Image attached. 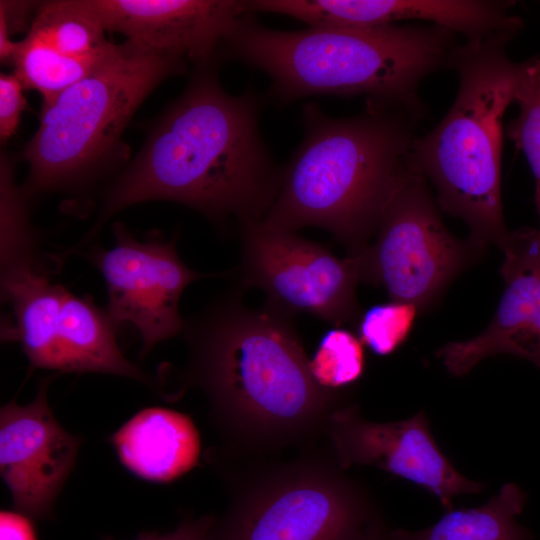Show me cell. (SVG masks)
Returning <instances> with one entry per match:
<instances>
[{
	"label": "cell",
	"instance_id": "obj_8",
	"mask_svg": "<svg viewBox=\"0 0 540 540\" xmlns=\"http://www.w3.org/2000/svg\"><path fill=\"white\" fill-rule=\"evenodd\" d=\"M1 297L12 315L4 339L18 341L32 367L113 374L153 384L122 354L118 326L107 311L90 297L51 281L45 270L1 276Z\"/></svg>",
	"mask_w": 540,
	"mask_h": 540
},
{
	"label": "cell",
	"instance_id": "obj_4",
	"mask_svg": "<svg viewBox=\"0 0 540 540\" xmlns=\"http://www.w3.org/2000/svg\"><path fill=\"white\" fill-rule=\"evenodd\" d=\"M458 34L434 24L281 31L239 18L221 52L270 79L268 96L286 105L312 95L365 97L366 105L428 110L421 82L443 68Z\"/></svg>",
	"mask_w": 540,
	"mask_h": 540
},
{
	"label": "cell",
	"instance_id": "obj_17",
	"mask_svg": "<svg viewBox=\"0 0 540 540\" xmlns=\"http://www.w3.org/2000/svg\"><path fill=\"white\" fill-rule=\"evenodd\" d=\"M122 464L145 480L169 482L198 463L200 438L185 414L159 407L134 415L111 437Z\"/></svg>",
	"mask_w": 540,
	"mask_h": 540
},
{
	"label": "cell",
	"instance_id": "obj_10",
	"mask_svg": "<svg viewBox=\"0 0 540 540\" xmlns=\"http://www.w3.org/2000/svg\"><path fill=\"white\" fill-rule=\"evenodd\" d=\"M241 257L228 271L236 286L259 288L286 312L311 314L336 327L356 325L360 271L356 257L340 258L320 243L261 221L239 226Z\"/></svg>",
	"mask_w": 540,
	"mask_h": 540
},
{
	"label": "cell",
	"instance_id": "obj_13",
	"mask_svg": "<svg viewBox=\"0 0 540 540\" xmlns=\"http://www.w3.org/2000/svg\"><path fill=\"white\" fill-rule=\"evenodd\" d=\"M51 380L40 381L31 403L10 401L0 411L1 477L17 512L38 520L51 518L81 442L53 415L47 400Z\"/></svg>",
	"mask_w": 540,
	"mask_h": 540
},
{
	"label": "cell",
	"instance_id": "obj_24",
	"mask_svg": "<svg viewBox=\"0 0 540 540\" xmlns=\"http://www.w3.org/2000/svg\"><path fill=\"white\" fill-rule=\"evenodd\" d=\"M214 518L203 516L184 520L174 531L168 534L147 532L140 534L135 540H209ZM105 540H112L106 538Z\"/></svg>",
	"mask_w": 540,
	"mask_h": 540
},
{
	"label": "cell",
	"instance_id": "obj_20",
	"mask_svg": "<svg viewBox=\"0 0 540 540\" xmlns=\"http://www.w3.org/2000/svg\"><path fill=\"white\" fill-rule=\"evenodd\" d=\"M517 116L506 126V134L520 149L535 181V206L540 219V58L520 63L514 93ZM540 226V225H539Z\"/></svg>",
	"mask_w": 540,
	"mask_h": 540
},
{
	"label": "cell",
	"instance_id": "obj_15",
	"mask_svg": "<svg viewBox=\"0 0 540 540\" xmlns=\"http://www.w3.org/2000/svg\"><path fill=\"white\" fill-rule=\"evenodd\" d=\"M105 30L156 52L211 63L245 14L236 0H86Z\"/></svg>",
	"mask_w": 540,
	"mask_h": 540
},
{
	"label": "cell",
	"instance_id": "obj_1",
	"mask_svg": "<svg viewBox=\"0 0 540 540\" xmlns=\"http://www.w3.org/2000/svg\"><path fill=\"white\" fill-rule=\"evenodd\" d=\"M212 62L197 67L187 89L158 119L140 153L111 185L83 249L104 223L151 200L184 204L222 226L262 221L281 183L263 142L260 100L253 89L227 93Z\"/></svg>",
	"mask_w": 540,
	"mask_h": 540
},
{
	"label": "cell",
	"instance_id": "obj_21",
	"mask_svg": "<svg viewBox=\"0 0 540 540\" xmlns=\"http://www.w3.org/2000/svg\"><path fill=\"white\" fill-rule=\"evenodd\" d=\"M363 343L351 331L336 327L321 338L309 368L317 383L335 390L356 382L363 374Z\"/></svg>",
	"mask_w": 540,
	"mask_h": 540
},
{
	"label": "cell",
	"instance_id": "obj_11",
	"mask_svg": "<svg viewBox=\"0 0 540 540\" xmlns=\"http://www.w3.org/2000/svg\"><path fill=\"white\" fill-rule=\"evenodd\" d=\"M114 244L91 245L86 258L99 270L107 289L105 310L119 327L132 324L139 332L141 355L158 343L182 334L185 319L179 301L192 282L212 276L189 268L176 250V237L138 240L122 223H113Z\"/></svg>",
	"mask_w": 540,
	"mask_h": 540
},
{
	"label": "cell",
	"instance_id": "obj_23",
	"mask_svg": "<svg viewBox=\"0 0 540 540\" xmlns=\"http://www.w3.org/2000/svg\"><path fill=\"white\" fill-rule=\"evenodd\" d=\"M24 86L13 72L0 74V139L4 144L16 132L21 114L26 109Z\"/></svg>",
	"mask_w": 540,
	"mask_h": 540
},
{
	"label": "cell",
	"instance_id": "obj_5",
	"mask_svg": "<svg viewBox=\"0 0 540 540\" xmlns=\"http://www.w3.org/2000/svg\"><path fill=\"white\" fill-rule=\"evenodd\" d=\"M521 29L465 40L454 50L456 97L444 118L412 143L410 171L430 180L438 206L461 219L469 239L501 248L506 227L501 198L503 117L514 103L520 63L507 53Z\"/></svg>",
	"mask_w": 540,
	"mask_h": 540
},
{
	"label": "cell",
	"instance_id": "obj_22",
	"mask_svg": "<svg viewBox=\"0 0 540 540\" xmlns=\"http://www.w3.org/2000/svg\"><path fill=\"white\" fill-rule=\"evenodd\" d=\"M418 313L414 304L406 302L374 305L362 312L356 324L358 337L375 354L389 355L406 341Z\"/></svg>",
	"mask_w": 540,
	"mask_h": 540
},
{
	"label": "cell",
	"instance_id": "obj_3",
	"mask_svg": "<svg viewBox=\"0 0 540 540\" xmlns=\"http://www.w3.org/2000/svg\"><path fill=\"white\" fill-rule=\"evenodd\" d=\"M427 114L366 105L357 116L334 118L306 103L303 140L282 169L277 196L261 222L281 231L325 229L348 256L358 255L410 171L411 146Z\"/></svg>",
	"mask_w": 540,
	"mask_h": 540
},
{
	"label": "cell",
	"instance_id": "obj_6",
	"mask_svg": "<svg viewBox=\"0 0 540 540\" xmlns=\"http://www.w3.org/2000/svg\"><path fill=\"white\" fill-rule=\"evenodd\" d=\"M185 68L183 58L125 41L102 66L43 100L40 125L23 154L29 164L24 196L84 179L115 147L146 96Z\"/></svg>",
	"mask_w": 540,
	"mask_h": 540
},
{
	"label": "cell",
	"instance_id": "obj_19",
	"mask_svg": "<svg viewBox=\"0 0 540 540\" xmlns=\"http://www.w3.org/2000/svg\"><path fill=\"white\" fill-rule=\"evenodd\" d=\"M25 196L14 182L7 157L0 162L1 276L44 270L35 232L28 219Z\"/></svg>",
	"mask_w": 540,
	"mask_h": 540
},
{
	"label": "cell",
	"instance_id": "obj_7",
	"mask_svg": "<svg viewBox=\"0 0 540 540\" xmlns=\"http://www.w3.org/2000/svg\"><path fill=\"white\" fill-rule=\"evenodd\" d=\"M336 459L305 456L243 481L209 540H363L378 518Z\"/></svg>",
	"mask_w": 540,
	"mask_h": 540
},
{
	"label": "cell",
	"instance_id": "obj_18",
	"mask_svg": "<svg viewBox=\"0 0 540 540\" xmlns=\"http://www.w3.org/2000/svg\"><path fill=\"white\" fill-rule=\"evenodd\" d=\"M526 502L521 487L507 483L484 505L447 511L422 530H391L389 540H533L535 534L516 520Z\"/></svg>",
	"mask_w": 540,
	"mask_h": 540
},
{
	"label": "cell",
	"instance_id": "obj_14",
	"mask_svg": "<svg viewBox=\"0 0 540 540\" xmlns=\"http://www.w3.org/2000/svg\"><path fill=\"white\" fill-rule=\"evenodd\" d=\"M504 291L489 325L436 351L453 376L468 374L485 358L508 354L540 368V226L510 231L500 248Z\"/></svg>",
	"mask_w": 540,
	"mask_h": 540
},
{
	"label": "cell",
	"instance_id": "obj_26",
	"mask_svg": "<svg viewBox=\"0 0 540 540\" xmlns=\"http://www.w3.org/2000/svg\"><path fill=\"white\" fill-rule=\"evenodd\" d=\"M0 540H37L30 518L20 512L1 511Z\"/></svg>",
	"mask_w": 540,
	"mask_h": 540
},
{
	"label": "cell",
	"instance_id": "obj_16",
	"mask_svg": "<svg viewBox=\"0 0 540 540\" xmlns=\"http://www.w3.org/2000/svg\"><path fill=\"white\" fill-rule=\"evenodd\" d=\"M105 31L86 0L40 2L27 35L16 42L14 73L47 100L117 54L121 44L109 42Z\"/></svg>",
	"mask_w": 540,
	"mask_h": 540
},
{
	"label": "cell",
	"instance_id": "obj_27",
	"mask_svg": "<svg viewBox=\"0 0 540 540\" xmlns=\"http://www.w3.org/2000/svg\"><path fill=\"white\" fill-rule=\"evenodd\" d=\"M363 540H389V531L380 518L374 520Z\"/></svg>",
	"mask_w": 540,
	"mask_h": 540
},
{
	"label": "cell",
	"instance_id": "obj_2",
	"mask_svg": "<svg viewBox=\"0 0 540 540\" xmlns=\"http://www.w3.org/2000/svg\"><path fill=\"white\" fill-rule=\"evenodd\" d=\"M238 286L184 318V381L201 390L229 444L263 450L326 430L338 394L320 386L293 323L266 300L251 308Z\"/></svg>",
	"mask_w": 540,
	"mask_h": 540
},
{
	"label": "cell",
	"instance_id": "obj_12",
	"mask_svg": "<svg viewBox=\"0 0 540 540\" xmlns=\"http://www.w3.org/2000/svg\"><path fill=\"white\" fill-rule=\"evenodd\" d=\"M325 431L343 470L375 466L432 492L447 511L454 497L484 488L458 472L440 450L424 411L406 420L378 423L364 419L355 405L338 407Z\"/></svg>",
	"mask_w": 540,
	"mask_h": 540
},
{
	"label": "cell",
	"instance_id": "obj_25",
	"mask_svg": "<svg viewBox=\"0 0 540 540\" xmlns=\"http://www.w3.org/2000/svg\"><path fill=\"white\" fill-rule=\"evenodd\" d=\"M40 2L31 1H0V23L5 26L9 35L23 30L31 12H36Z\"/></svg>",
	"mask_w": 540,
	"mask_h": 540
},
{
	"label": "cell",
	"instance_id": "obj_9",
	"mask_svg": "<svg viewBox=\"0 0 540 540\" xmlns=\"http://www.w3.org/2000/svg\"><path fill=\"white\" fill-rule=\"evenodd\" d=\"M376 233L374 243L354 256L361 282L382 286L390 300L414 304L419 312L485 250L448 231L427 180L412 171L389 201Z\"/></svg>",
	"mask_w": 540,
	"mask_h": 540
}]
</instances>
